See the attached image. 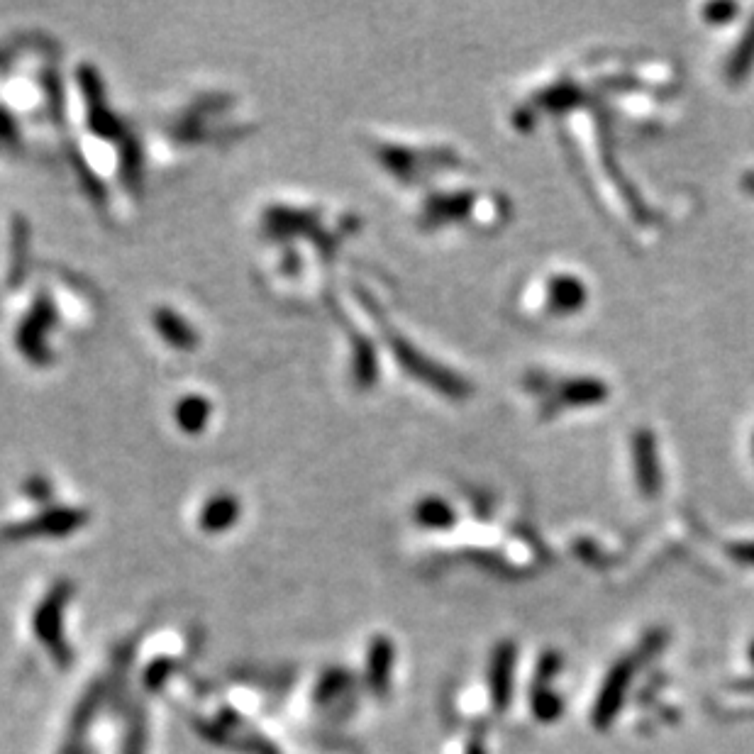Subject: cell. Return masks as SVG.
Returning a JSON list of instances; mask_svg holds the SVG:
<instances>
[{"mask_svg": "<svg viewBox=\"0 0 754 754\" xmlns=\"http://www.w3.org/2000/svg\"><path fill=\"white\" fill-rule=\"evenodd\" d=\"M735 557L742 559V562H750L754 564V545L750 547H740V550H735Z\"/></svg>", "mask_w": 754, "mask_h": 754, "instance_id": "4", "label": "cell"}, {"mask_svg": "<svg viewBox=\"0 0 754 754\" xmlns=\"http://www.w3.org/2000/svg\"><path fill=\"white\" fill-rule=\"evenodd\" d=\"M513 664H515L513 647L503 645L501 650L496 652V659H493V667H491L493 701H496L498 708H506L508 706L510 681H513Z\"/></svg>", "mask_w": 754, "mask_h": 754, "instance_id": "2", "label": "cell"}, {"mask_svg": "<svg viewBox=\"0 0 754 754\" xmlns=\"http://www.w3.org/2000/svg\"><path fill=\"white\" fill-rule=\"evenodd\" d=\"M532 706H535L537 718L542 720H552L554 715L562 711V703H559V698L552 696L550 691H537L535 698H532Z\"/></svg>", "mask_w": 754, "mask_h": 754, "instance_id": "3", "label": "cell"}, {"mask_svg": "<svg viewBox=\"0 0 754 754\" xmlns=\"http://www.w3.org/2000/svg\"><path fill=\"white\" fill-rule=\"evenodd\" d=\"M752 662H754V647H752Z\"/></svg>", "mask_w": 754, "mask_h": 754, "instance_id": "5", "label": "cell"}, {"mask_svg": "<svg viewBox=\"0 0 754 754\" xmlns=\"http://www.w3.org/2000/svg\"><path fill=\"white\" fill-rule=\"evenodd\" d=\"M630 674H632V669L628 662H620L618 667L608 674L606 684H603V689H601V696H598L596 713H593L596 725H601L603 728V725L611 723L613 715L618 713L620 703H623V698H625V691H628Z\"/></svg>", "mask_w": 754, "mask_h": 754, "instance_id": "1", "label": "cell"}]
</instances>
